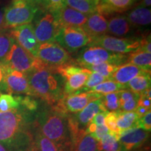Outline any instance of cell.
Listing matches in <instances>:
<instances>
[{"instance_id": "cell-1", "label": "cell", "mask_w": 151, "mask_h": 151, "mask_svg": "<svg viewBox=\"0 0 151 151\" xmlns=\"http://www.w3.org/2000/svg\"><path fill=\"white\" fill-rule=\"evenodd\" d=\"M35 113L21 106L0 112V143L9 151H24L33 146Z\"/></svg>"}, {"instance_id": "cell-2", "label": "cell", "mask_w": 151, "mask_h": 151, "mask_svg": "<svg viewBox=\"0 0 151 151\" xmlns=\"http://www.w3.org/2000/svg\"><path fill=\"white\" fill-rule=\"evenodd\" d=\"M68 116L69 115L62 112L55 106L48 105L41 101L35 119V125L37 129L65 151H71V134Z\"/></svg>"}, {"instance_id": "cell-3", "label": "cell", "mask_w": 151, "mask_h": 151, "mask_svg": "<svg viewBox=\"0 0 151 151\" xmlns=\"http://www.w3.org/2000/svg\"><path fill=\"white\" fill-rule=\"evenodd\" d=\"M26 75L32 97L53 106L65 95V80L55 68L38 59L36 65Z\"/></svg>"}, {"instance_id": "cell-4", "label": "cell", "mask_w": 151, "mask_h": 151, "mask_svg": "<svg viewBox=\"0 0 151 151\" xmlns=\"http://www.w3.org/2000/svg\"><path fill=\"white\" fill-rule=\"evenodd\" d=\"M127 56L128 55L109 51L100 46L88 45L81 50L74 61L77 65L83 68L104 62H108L119 67L126 63Z\"/></svg>"}, {"instance_id": "cell-5", "label": "cell", "mask_w": 151, "mask_h": 151, "mask_svg": "<svg viewBox=\"0 0 151 151\" xmlns=\"http://www.w3.org/2000/svg\"><path fill=\"white\" fill-rule=\"evenodd\" d=\"M40 9L22 0H12L6 6L4 14V28L12 29L22 24L31 23Z\"/></svg>"}, {"instance_id": "cell-6", "label": "cell", "mask_w": 151, "mask_h": 151, "mask_svg": "<svg viewBox=\"0 0 151 151\" xmlns=\"http://www.w3.org/2000/svg\"><path fill=\"white\" fill-rule=\"evenodd\" d=\"M32 24L39 44L55 41L62 28L54 13L46 9H39Z\"/></svg>"}, {"instance_id": "cell-7", "label": "cell", "mask_w": 151, "mask_h": 151, "mask_svg": "<svg viewBox=\"0 0 151 151\" xmlns=\"http://www.w3.org/2000/svg\"><path fill=\"white\" fill-rule=\"evenodd\" d=\"M65 80V93L72 94L83 87L92 71L77 65L74 60L55 68Z\"/></svg>"}, {"instance_id": "cell-8", "label": "cell", "mask_w": 151, "mask_h": 151, "mask_svg": "<svg viewBox=\"0 0 151 151\" xmlns=\"http://www.w3.org/2000/svg\"><path fill=\"white\" fill-rule=\"evenodd\" d=\"M55 41L70 53L88 46L92 39L82 27H64L60 30Z\"/></svg>"}, {"instance_id": "cell-9", "label": "cell", "mask_w": 151, "mask_h": 151, "mask_svg": "<svg viewBox=\"0 0 151 151\" xmlns=\"http://www.w3.org/2000/svg\"><path fill=\"white\" fill-rule=\"evenodd\" d=\"M37 58L49 67L57 68L73 61L65 49L55 41L39 44Z\"/></svg>"}, {"instance_id": "cell-10", "label": "cell", "mask_w": 151, "mask_h": 151, "mask_svg": "<svg viewBox=\"0 0 151 151\" xmlns=\"http://www.w3.org/2000/svg\"><path fill=\"white\" fill-rule=\"evenodd\" d=\"M141 39L118 38L110 35L97 37L89 45L100 46L115 53L126 54L137 50L140 46Z\"/></svg>"}, {"instance_id": "cell-11", "label": "cell", "mask_w": 151, "mask_h": 151, "mask_svg": "<svg viewBox=\"0 0 151 151\" xmlns=\"http://www.w3.org/2000/svg\"><path fill=\"white\" fill-rule=\"evenodd\" d=\"M37 62L38 58L29 53L14 40L10 52L2 65L9 69L26 73L35 67Z\"/></svg>"}, {"instance_id": "cell-12", "label": "cell", "mask_w": 151, "mask_h": 151, "mask_svg": "<svg viewBox=\"0 0 151 151\" xmlns=\"http://www.w3.org/2000/svg\"><path fill=\"white\" fill-rule=\"evenodd\" d=\"M101 96L90 92L65 94L63 97L53 106L66 114H74L83 109L90 102L101 98Z\"/></svg>"}, {"instance_id": "cell-13", "label": "cell", "mask_w": 151, "mask_h": 151, "mask_svg": "<svg viewBox=\"0 0 151 151\" xmlns=\"http://www.w3.org/2000/svg\"><path fill=\"white\" fill-rule=\"evenodd\" d=\"M11 37L15 41L29 53L37 58L39 43L35 34L33 24L32 23L22 24L18 27L8 29Z\"/></svg>"}, {"instance_id": "cell-14", "label": "cell", "mask_w": 151, "mask_h": 151, "mask_svg": "<svg viewBox=\"0 0 151 151\" xmlns=\"http://www.w3.org/2000/svg\"><path fill=\"white\" fill-rule=\"evenodd\" d=\"M150 132L139 127L120 132L119 143L121 151H136L148 142Z\"/></svg>"}, {"instance_id": "cell-15", "label": "cell", "mask_w": 151, "mask_h": 151, "mask_svg": "<svg viewBox=\"0 0 151 151\" xmlns=\"http://www.w3.org/2000/svg\"><path fill=\"white\" fill-rule=\"evenodd\" d=\"M5 67V85L9 94H27L32 96L26 73Z\"/></svg>"}, {"instance_id": "cell-16", "label": "cell", "mask_w": 151, "mask_h": 151, "mask_svg": "<svg viewBox=\"0 0 151 151\" xmlns=\"http://www.w3.org/2000/svg\"><path fill=\"white\" fill-rule=\"evenodd\" d=\"M100 112H107L101 102V98L94 100L79 112L68 116L69 121L80 129H86L95 115ZM109 112V111H108Z\"/></svg>"}, {"instance_id": "cell-17", "label": "cell", "mask_w": 151, "mask_h": 151, "mask_svg": "<svg viewBox=\"0 0 151 151\" xmlns=\"http://www.w3.org/2000/svg\"><path fill=\"white\" fill-rule=\"evenodd\" d=\"M69 122L71 134V151H98V141L85 129H78L74 124Z\"/></svg>"}, {"instance_id": "cell-18", "label": "cell", "mask_w": 151, "mask_h": 151, "mask_svg": "<svg viewBox=\"0 0 151 151\" xmlns=\"http://www.w3.org/2000/svg\"><path fill=\"white\" fill-rule=\"evenodd\" d=\"M54 13L57 20L62 27H82L88 19V16L65 5L62 9Z\"/></svg>"}, {"instance_id": "cell-19", "label": "cell", "mask_w": 151, "mask_h": 151, "mask_svg": "<svg viewBox=\"0 0 151 151\" xmlns=\"http://www.w3.org/2000/svg\"><path fill=\"white\" fill-rule=\"evenodd\" d=\"M107 24V20L104 16L94 12L88 16L87 21L82 28L92 41L95 38L106 35Z\"/></svg>"}, {"instance_id": "cell-20", "label": "cell", "mask_w": 151, "mask_h": 151, "mask_svg": "<svg viewBox=\"0 0 151 151\" xmlns=\"http://www.w3.org/2000/svg\"><path fill=\"white\" fill-rule=\"evenodd\" d=\"M147 73H150V71L146 70L132 64L124 63L119 66L109 79L124 86L134 77Z\"/></svg>"}, {"instance_id": "cell-21", "label": "cell", "mask_w": 151, "mask_h": 151, "mask_svg": "<svg viewBox=\"0 0 151 151\" xmlns=\"http://www.w3.org/2000/svg\"><path fill=\"white\" fill-rule=\"evenodd\" d=\"M107 23V33L115 37H125L131 32L132 25L125 16H112Z\"/></svg>"}, {"instance_id": "cell-22", "label": "cell", "mask_w": 151, "mask_h": 151, "mask_svg": "<svg viewBox=\"0 0 151 151\" xmlns=\"http://www.w3.org/2000/svg\"><path fill=\"white\" fill-rule=\"evenodd\" d=\"M126 18L132 26L144 27L150 24L151 11L148 8L138 6L128 13Z\"/></svg>"}, {"instance_id": "cell-23", "label": "cell", "mask_w": 151, "mask_h": 151, "mask_svg": "<svg viewBox=\"0 0 151 151\" xmlns=\"http://www.w3.org/2000/svg\"><path fill=\"white\" fill-rule=\"evenodd\" d=\"M138 0H99V4L109 14L122 13L129 9Z\"/></svg>"}, {"instance_id": "cell-24", "label": "cell", "mask_w": 151, "mask_h": 151, "mask_svg": "<svg viewBox=\"0 0 151 151\" xmlns=\"http://www.w3.org/2000/svg\"><path fill=\"white\" fill-rule=\"evenodd\" d=\"M139 94L134 93L128 90L119 91V104L120 111L132 112L134 111L138 106Z\"/></svg>"}, {"instance_id": "cell-25", "label": "cell", "mask_w": 151, "mask_h": 151, "mask_svg": "<svg viewBox=\"0 0 151 151\" xmlns=\"http://www.w3.org/2000/svg\"><path fill=\"white\" fill-rule=\"evenodd\" d=\"M33 143L37 151H65L53 141L44 137L35 125L33 133Z\"/></svg>"}, {"instance_id": "cell-26", "label": "cell", "mask_w": 151, "mask_h": 151, "mask_svg": "<svg viewBox=\"0 0 151 151\" xmlns=\"http://www.w3.org/2000/svg\"><path fill=\"white\" fill-rule=\"evenodd\" d=\"M99 0H65V4L86 16L97 12Z\"/></svg>"}, {"instance_id": "cell-27", "label": "cell", "mask_w": 151, "mask_h": 151, "mask_svg": "<svg viewBox=\"0 0 151 151\" xmlns=\"http://www.w3.org/2000/svg\"><path fill=\"white\" fill-rule=\"evenodd\" d=\"M124 86L125 90H130L140 95L143 92L150 88V73L137 76L124 85Z\"/></svg>"}, {"instance_id": "cell-28", "label": "cell", "mask_w": 151, "mask_h": 151, "mask_svg": "<svg viewBox=\"0 0 151 151\" xmlns=\"http://www.w3.org/2000/svg\"><path fill=\"white\" fill-rule=\"evenodd\" d=\"M139 117L134 111L117 112V127L120 132L139 127Z\"/></svg>"}, {"instance_id": "cell-29", "label": "cell", "mask_w": 151, "mask_h": 151, "mask_svg": "<svg viewBox=\"0 0 151 151\" xmlns=\"http://www.w3.org/2000/svg\"><path fill=\"white\" fill-rule=\"evenodd\" d=\"M126 63L132 64L146 70L150 71L151 53L137 50L128 55Z\"/></svg>"}, {"instance_id": "cell-30", "label": "cell", "mask_w": 151, "mask_h": 151, "mask_svg": "<svg viewBox=\"0 0 151 151\" xmlns=\"http://www.w3.org/2000/svg\"><path fill=\"white\" fill-rule=\"evenodd\" d=\"M120 136L110 132L104 136L97 143L98 151H121L119 143Z\"/></svg>"}, {"instance_id": "cell-31", "label": "cell", "mask_w": 151, "mask_h": 151, "mask_svg": "<svg viewBox=\"0 0 151 151\" xmlns=\"http://www.w3.org/2000/svg\"><path fill=\"white\" fill-rule=\"evenodd\" d=\"M14 39L8 29L0 30V63L3 64L10 52Z\"/></svg>"}, {"instance_id": "cell-32", "label": "cell", "mask_w": 151, "mask_h": 151, "mask_svg": "<svg viewBox=\"0 0 151 151\" xmlns=\"http://www.w3.org/2000/svg\"><path fill=\"white\" fill-rule=\"evenodd\" d=\"M123 90H125V86L124 85L118 83L115 81L109 79V80L95 86L89 92L99 94L101 95H104V94L119 92Z\"/></svg>"}, {"instance_id": "cell-33", "label": "cell", "mask_w": 151, "mask_h": 151, "mask_svg": "<svg viewBox=\"0 0 151 151\" xmlns=\"http://www.w3.org/2000/svg\"><path fill=\"white\" fill-rule=\"evenodd\" d=\"M101 102L106 110L109 112H119V92H112L102 95L101 97Z\"/></svg>"}, {"instance_id": "cell-34", "label": "cell", "mask_w": 151, "mask_h": 151, "mask_svg": "<svg viewBox=\"0 0 151 151\" xmlns=\"http://www.w3.org/2000/svg\"><path fill=\"white\" fill-rule=\"evenodd\" d=\"M20 106L19 96H13L9 94H0V112H6Z\"/></svg>"}, {"instance_id": "cell-35", "label": "cell", "mask_w": 151, "mask_h": 151, "mask_svg": "<svg viewBox=\"0 0 151 151\" xmlns=\"http://www.w3.org/2000/svg\"><path fill=\"white\" fill-rule=\"evenodd\" d=\"M118 66L113 65V64L108 63V62H104V63L97 64V65H90L86 67V69H89L93 72H97L101 74L106 78H110L113 73L118 69Z\"/></svg>"}, {"instance_id": "cell-36", "label": "cell", "mask_w": 151, "mask_h": 151, "mask_svg": "<svg viewBox=\"0 0 151 151\" xmlns=\"http://www.w3.org/2000/svg\"><path fill=\"white\" fill-rule=\"evenodd\" d=\"M109 80V78H106V77L103 76L99 73L97 72H93L92 71L91 74L89 76L88 80H87L86 83L83 87L82 88L78 91V92H89L91 90L92 88H94L95 86H98V85L101 83L104 82V81Z\"/></svg>"}, {"instance_id": "cell-37", "label": "cell", "mask_w": 151, "mask_h": 151, "mask_svg": "<svg viewBox=\"0 0 151 151\" xmlns=\"http://www.w3.org/2000/svg\"><path fill=\"white\" fill-rule=\"evenodd\" d=\"M19 99H20V106L34 113L37 112L40 105V102L38 100L29 95L25 97L19 96Z\"/></svg>"}, {"instance_id": "cell-38", "label": "cell", "mask_w": 151, "mask_h": 151, "mask_svg": "<svg viewBox=\"0 0 151 151\" xmlns=\"http://www.w3.org/2000/svg\"><path fill=\"white\" fill-rule=\"evenodd\" d=\"M117 112H108L105 118V125L111 132L120 136V131L117 127Z\"/></svg>"}, {"instance_id": "cell-39", "label": "cell", "mask_w": 151, "mask_h": 151, "mask_svg": "<svg viewBox=\"0 0 151 151\" xmlns=\"http://www.w3.org/2000/svg\"><path fill=\"white\" fill-rule=\"evenodd\" d=\"M65 0H45V9L50 11H55L65 6Z\"/></svg>"}, {"instance_id": "cell-40", "label": "cell", "mask_w": 151, "mask_h": 151, "mask_svg": "<svg viewBox=\"0 0 151 151\" xmlns=\"http://www.w3.org/2000/svg\"><path fill=\"white\" fill-rule=\"evenodd\" d=\"M139 127L145 131L150 132L151 130V111L150 110L146 114L139 119Z\"/></svg>"}, {"instance_id": "cell-41", "label": "cell", "mask_w": 151, "mask_h": 151, "mask_svg": "<svg viewBox=\"0 0 151 151\" xmlns=\"http://www.w3.org/2000/svg\"><path fill=\"white\" fill-rule=\"evenodd\" d=\"M110 132L111 131L107 128L105 124H102V125H97L95 132L90 135L94 137L97 141H99L104 136L110 133Z\"/></svg>"}, {"instance_id": "cell-42", "label": "cell", "mask_w": 151, "mask_h": 151, "mask_svg": "<svg viewBox=\"0 0 151 151\" xmlns=\"http://www.w3.org/2000/svg\"><path fill=\"white\" fill-rule=\"evenodd\" d=\"M139 51H143L151 53V41H150V35L147 37L141 39L140 46L137 49Z\"/></svg>"}, {"instance_id": "cell-43", "label": "cell", "mask_w": 151, "mask_h": 151, "mask_svg": "<svg viewBox=\"0 0 151 151\" xmlns=\"http://www.w3.org/2000/svg\"><path fill=\"white\" fill-rule=\"evenodd\" d=\"M107 112H100L95 115L93 119L92 120V122H93L96 124V125H102V124H105V118L106 116Z\"/></svg>"}, {"instance_id": "cell-44", "label": "cell", "mask_w": 151, "mask_h": 151, "mask_svg": "<svg viewBox=\"0 0 151 151\" xmlns=\"http://www.w3.org/2000/svg\"><path fill=\"white\" fill-rule=\"evenodd\" d=\"M5 74L6 69L4 66L0 63V92L6 91L5 85Z\"/></svg>"}, {"instance_id": "cell-45", "label": "cell", "mask_w": 151, "mask_h": 151, "mask_svg": "<svg viewBox=\"0 0 151 151\" xmlns=\"http://www.w3.org/2000/svg\"><path fill=\"white\" fill-rule=\"evenodd\" d=\"M6 6L0 1V30L4 28V14Z\"/></svg>"}, {"instance_id": "cell-46", "label": "cell", "mask_w": 151, "mask_h": 151, "mask_svg": "<svg viewBox=\"0 0 151 151\" xmlns=\"http://www.w3.org/2000/svg\"><path fill=\"white\" fill-rule=\"evenodd\" d=\"M150 109H148L147 108H145L143 106H138L137 109H135L134 112L137 113V115L139 117V118H141V117H143L145 114H146L147 113L150 111Z\"/></svg>"}, {"instance_id": "cell-47", "label": "cell", "mask_w": 151, "mask_h": 151, "mask_svg": "<svg viewBox=\"0 0 151 151\" xmlns=\"http://www.w3.org/2000/svg\"><path fill=\"white\" fill-rule=\"evenodd\" d=\"M22 1L37 6L41 9H45V0H22Z\"/></svg>"}, {"instance_id": "cell-48", "label": "cell", "mask_w": 151, "mask_h": 151, "mask_svg": "<svg viewBox=\"0 0 151 151\" xmlns=\"http://www.w3.org/2000/svg\"><path fill=\"white\" fill-rule=\"evenodd\" d=\"M151 5V0H142L140 4L141 6L146 7V8H148Z\"/></svg>"}, {"instance_id": "cell-49", "label": "cell", "mask_w": 151, "mask_h": 151, "mask_svg": "<svg viewBox=\"0 0 151 151\" xmlns=\"http://www.w3.org/2000/svg\"><path fill=\"white\" fill-rule=\"evenodd\" d=\"M0 151H9V150H7V148H6L4 145H2L1 143H0Z\"/></svg>"}, {"instance_id": "cell-50", "label": "cell", "mask_w": 151, "mask_h": 151, "mask_svg": "<svg viewBox=\"0 0 151 151\" xmlns=\"http://www.w3.org/2000/svg\"><path fill=\"white\" fill-rule=\"evenodd\" d=\"M24 151H37L36 150V149H35V146H33L31 147V148H29V149H27V150H24Z\"/></svg>"}]
</instances>
